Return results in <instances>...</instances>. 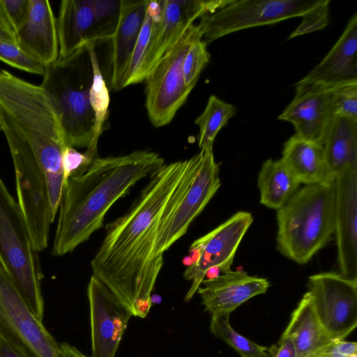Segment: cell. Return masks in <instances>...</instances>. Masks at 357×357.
<instances>
[{"mask_svg":"<svg viewBox=\"0 0 357 357\" xmlns=\"http://www.w3.org/2000/svg\"><path fill=\"white\" fill-rule=\"evenodd\" d=\"M202 151L189 159L164 164L131 207L107 225L105 238L91 261L93 275L102 282L134 317L144 318L162 268L154 250L165 222L195 176Z\"/></svg>","mask_w":357,"mask_h":357,"instance_id":"1","label":"cell"},{"mask_svg":"<svg viewBox=\"0 0 357 357\" xmlns=\"http://www.w3.org/2000/svg\"><path fill=\"white\" fill-rule=\"evenodd\" d=\"M165 164L157 153L146 150L98 157L83 172L63 184L52 255L72 252L102 227L105 217L119 199L140 180Z\"/></svg>","mask_w":357,"mask_h":357,"instance_id":"2","label":"cell"},{"mask_svg":"<svg viewBox=\"0 0 357 357\" xmlns=\"http://www.w3.org/2000/svg\"><path fill=\"white\" fill-rule=\"evenodd\" d=\"M0 116L8 145L28 150L43 170L53 222L63 188L62 154L67 146L56 105L41 85L0 70Z\"/></svg>","mask_w":357,"mask_h":357,"instance_id":"3","label":"cell"},{"mask_svg":"<svg viewBox=\"0 0 357 357\" xmlns=\"http://www.w3.org/2000/svg\"><path fill=\"white\" fill-rule=\"evenodd\" d=\"M335 181L305 185L277 210V249L299 264L307 263L335 231Z\"/></svg>","mask_w":357,"mask_h":357,"instance_id":"4","label":"cell"},{"mask_svg":"<svg viewBox=\"0 0 357 357\" xmlns=\"http://www.w3.org/2000/svg\"><path fill=\"white\" fill-rule=\"evenodd\" d=\"M41 86L58 110L66 142L74 148H88L94 136L95 117L89 91L93 70L85 47L70 56L45 67Z\"/></svg>","mask_w":357,"mask_h":357,"instance_id":"5","label":"cell"},{"mask_svg":"<svg viewBox=\"0 0 357 357\" xmlns=\"http://www.w3.org/2000/svg\"><path fill=\"white\" fill-rule=\"evenodd\" d=\"M329 0H232L213 13L200 17L197 24L208 45L242 29L302 17L299 29L312 32L328 18Z\"/></svg>","mask_w":357,"mask_h":357,"instance_id":"6","label":"cell"},{"mask_svg":"<svg viewBox=\"0 0 357 357\" xmlns=\"http://www.w3.org/2000/svg\"><path fill=\"white\" fill-rule=\"evenodd\" d=\"M17 200L0 177V266L13 278L33 314L43 321V273Z\"/></svg>","mask_w":357,"mask_h":357,"instance_id":"7","label":"cell"},{"mask_svg":"<svg viewBox=\"0 0 357 357\" xmlns=\"http://www.w3.org/2000/svg\"><path fill=\"white\" fill-rule=\"evenodd\" d=\"M202 37L197 24H191L146 76V107L155 127L169 123L192 91L185 85L183 63L190 45Z\"/></svg>","mask_w":357,"mask_h":357,"instance_id":"8","label":"cell"},{"mask_svg":"<svg viewBox=\"0 0 357 357\" xmlns=\"http://www.w3.org/2000/svg\"><path fill=\"white\" fill-rule=\"evenodd\" d=\"M121 0H63L56 19L59 59L89 43L111 40L119 23Z\"/></svg>","mask_w":357,"mask_h":357,"instance_id":"9","label":"cell"},{"mask_svg":"<svg viewBox=\"0 0 357 357\" xmlns=\"http://www.w3.org/2000/svg\"><path fill=\"white\" fill-rule=\"evenodd\" d=\"M0 332L24 357H62L60 345L0 266Z\"/></svg>","mask_w":357,"mask_h":357,"instance_id":"10","label":"cell"},{"mask_svg":"<svg viewBox=\"0 0 357 357\" xmlns=\"http://www.w3.org/2000/svg\"><path fill=\"white\" fill-rule=\"evenodd\" d=\"M252 222L250 213L238 211L193 242L190 249L192 259L183 273L184 278L192 281L186 302L192 298L211 269L222 273L231 270L236 250Z\"/></svg>","mask_w":357,"mask_h":357,"instance_id":"11","label":"cell"},{"mask_svg":"<svg viewBox=\"0 0 357 357\" xmlns=\"http://www.w3.org/2000/svg\"><path fill=\"white\" fill-rule=\"evenodd\" d=\"M8 147L15 171L17 202L33 247L40 252L48 246L52 223L45 176L28 150L14 144Z\"/></svg>","mask_w":357,"mask_h":357,"instance_id":"12","label":"cell"},{"mask_svg":"<svg viewBox=\"0 0 357 357\" xmlns=\"http://www.w3.org/2000/svg\"><path fill=\"white\" fill-rule=\"evenodd\" d=\"M307 289L326 332L332 339H345L357 326V281L323 272L309 277Z\"/></svg>","mask_w":357,"mask_h":357,"instance_id":"13","label":"cell"},{"mask_svg":"<svg viewBox=\"0 0 357 357\" xmlns=\"http://www.w3.org/2000/svg\"><path fill=\"white\" fill-rule=\"evenodd\" d=\"M201 151L202 158L198 171L157 239L154 259L161 267L164 252L187 232L220 187V164L215 160L213 148Z\"/></svg>","mask_w":357,"mask_h":357,"instance_id":"14","label":"cell"},{"mask_svg":"<svg viewBox=\"0 0 357 357\" xmlns=\"http://www.w3.org/2000/svg\"><path fill=\"white\" fill-rule=\"evenodd\" d=\"M232 0H160L156 17L135 84L145 80L160 59L185 32L194 21L213 13Z\"/></svg>","mask_w":357,"mask_h":357,"instance_id":"15","label":"cell"},{"mask_svg":"<svg viewBox=\"0 0 357 357\" xmlns=\"http://www.w3.org/2000/svg\"><path fill=\"white\" fill-rule=\"evenodd\" d=\"M91 357H114L132 316L109 289L92 275L87 287Z\"/></svg>","mask_w":357,"mask_h":357,"instance_id":"16","label":"cell"},{"mask_svg":"<svg viewBox=\"0 0 357 357\" xmlns=\"http://www.w3.org/2000/svg\"><path fill=\"white\" fill-rule=\"evenodd\" d=\"M335 115L333 90L298 82L294 98L278 119L291 123L296 135L323 145Z\"/></svg>","mask_w":357,"mask_h":357,"instance_id":"17","label":"cell"},{"mask_svg":"<svg viewBox=\"0 0 357 357\" xmlns=\"http://www.w3.org/2000/svg\"><path fill=\"white\" fill-rule=\"evenodd\" d=\"M335 231L340 274L357 281V169L347 170L335 179Z\"/></svg>","mask_w":357,"mask_h":357,"instance_id":"18","label":"cell"},{"mask_svg":"<svg viewBox=\"0 0 357 357\" xmlns=\"http://www.w3.org/2000/svg\"><path fill=\"white\" fill-rule=\"evenodd\" d=\"M269 287L270 282L266 278L230 270L204 279L197 292L205 310L211 316H215L230 314L249 299L265 294Z\"/></svg>","mask_w":357,"mask_h":357,"instance_id":"19","label":"cell"},{"mask_svg":"<svg viewBox=\"0 0 357 357\" xmlns=\"http://www.w3.org/2000/svg\"><path fill=\"white\" fill-rule=\"evenodd\" d=\"M298 82L330 90L357 84V13L325 57Z\"/></svg>","mask_w":357,"mask_h":357,"instance_id":"20","label":"cell"},{"mask_svg":"<svg viewBox=\"0 0 357 357\" xmlns=\"http://www.w3.org/2000/svg\"><path fill=\"white\" fill-rule=\"evenodd\" d=\"M17 45L45 67L59 56L56 20L47 0H29L26 21L16 32Z\"/></svg>","mask_w":357,"mask_h":357,"instance_id":"21","label":"cell"},{"mask_svg":"<svg viewBox=\"0 0 357 357\" xmlns=\"http://www.w3.org/2000/svg\"><path fill=\"white\" fill-rule=\"evenodd\" d=\"M147 5V0H121L119 23L111 39L110 86L114 91L123 89L124 78L145 19Z\"/></svg>","mask_w":357,"mask_h":357,"instance_id":"22","label":"cell"},{"mask_svg":"<svg viewBox=\"0 0 357 357\" xmlns=\"http://www.w3.org/2000/svg\"><path fill=\"white\" fill-rule=\"evenodd\" d=\"M280 160L301 184L324 185L335 179L327 164L323 145L296 134L284 144Z\"/></svg>","mask_w":357,"mask_h":357,"instance_id":"23","label":"cell"},{"mask_svg":"<svg viewBox=\"0 0 357 357\" xmlns=\"http://www.w3.org/2000/svg\"><path fill=\"white\" fill-rule=\"evenodd\" d=\"M332 174L357 169V119L335 115L323 144Z\"/></svg>","mask_w":357,"mask_h":357,"instance_id":"24","label":"cell"},{"mask_svg":"<svg viewBox=\"0 0 357 357\" xmlns=\"http://www.w3.org/2000/svg\"><path fill=\"white\" fill-rule=\"evenodd\" d=\"M283 333L292 338L297 357H308L334 340L321 325L307 291L293 311Z\"/></svg>","mask_w":357,"mask_h":357,"instance_id":"25","label":"cell"},{"mask_svg":"<svg viewBox=\"0 0 357 357\" xmlns=\"http://www.w3.org/2000/svg\"><path fill=\"white\" fill-rule=\"evenodd\" d=\"M257 184L261 204L275 210L284 205L301 185L280 159H268L262 164Z\"/></svg>","mask_w":357,"mask_h":357,"instance_id":"26","label":"cell"},{"mask_svg":"<svg viewBox=\"0 0 357 357\" xmlns=\"http://www.w3.org/2000/svg\"><path fill=\"white\" fill-rule=\"evenodd\" d=\"M95 45L96 43L91 42L84 46L89 52L93 70L89 98L95 117L94 136L86 151L93 156H98V142L100 136L106 128L109 105V94L100 68Z\"/></svg>","mask_w":357,"mask_h":357,"instance_id":"27","label":"cell"},{"mask_svg":"<svg viewBox=\"0 0 357 357\" xmlns=\"http://www.w3.org/2000/svg\"><path fill=\"white\" fill-rule=\"evenodd\" d=\"M236 112L234 105L215 95L209 97L204 112L195 121L199 128L198 145L201 150L213 148L217 134Z\"/></svg>","mask_w":357,"mask_h":357,"instance_id":"28","label":"cell"},{"mask_svg":"<svg viewBox=\"0 0 357 357\" xmlns=\"http://www.w3.org/2000/svg\"><path fill=\"white\" fill-rule=\"evenodd\" d=\"M229 314L211 316V332L233 348L241 357H272L273 345H259L236 332L229 323Z\"/></svg>","mask_w":357,"mask_h":357,"instance_id":"29","label":"cell"},{"mask_svg":"<svg viewBox=\"0 0 357 357\" xmlns=\"http://www.w3.org/2000/svg\"><path fill=\"white\" fill-rule=\"evenodd\" d=\"M160 1H148L145 19L126 73L123 88L135 84L136 77L149 42L153 23L160 14Z\"/></svg>","mask_w":357,"mask_h":357,"instance_id":"30","label":"cell"},{"mask_svg":"<svg viewBox=\"0 0 357 357\" xmlns=\"http://www.w3.org/2000/svg\"><path fill=\"white\" fill-rule=\"evenodd\" d=\"M210 60L207 45L202 38L195 40L189 47L183 60V72L185 85L192 90L199 75Z\"/></svg>","mask_w":357,"mask_h":357,"instance_id":"31","label":"cell"},{"mask_svg":"<svg viewBox=\"0 0 357 357\" xmlns=\"http://www.w3.org/2000/svg\"><path fill=\"white\" fill-rule=\"evenodd\" d=\"M0 61L25 72L43 75L45 67L14 43L0 39Z\"/></svg>","mask_w":357,"mask_h":357,"instance_id":"32","label":"cell"},{"mask_svg":"<svg viewBox=\"0 0 357 357\" xmlns=\"http://www.w3.org/2000/svg\"><path fill=\"white\" fill-rule=\"evenodd\" d=\"M335 115L357 119V84L333 90Z\"/></svg>","mask_w":357,"mask_h":357,"instance_id":"33","label":"cell"},{"mask_svg":"<svg viewBox=\"0 0 357 357\" xmlns=\"http://www.w3.org/2000/svg\"><path fill=\"white\" fill-rule=\"evenodd\" d=\"M98 157H93L86 151L81 153L70 146H66L62 154V169L63 184L71 176L77 174L86 169Z\"/></svg>","mask_w":357,"mask_h":357,"instance_id":"34","label":"cell"},{"mask_svg":"<svg viewBox=\"0 0 357 357\" xmlns=\"http://www.w3.org/2000/svg\"><path fill=\"white\" fill-rule=\"evenodd\" d=\"M0 7L16 33L27 20L29 0H0Z\"/></svg>","mask_w":357,"mask_h":357,"instance_id":"35","label":"cell"},{"mask_svg":"<svg viewBox=\"0 0 357 357\" xmlns=\"http://www.w3.org/2000/svg\"><path fill=\"white\" fill-rule=\"evenodd\" d=\"M357 354L356 342L334 339L308 357H347Z\"/></svg>","mask_w":357,"mask_h":357,"instance_id":"36","label":"cell"},{"mask_svg":"<svg viewBox=\"0 0 357 357\" xmlns=\"http://www.w3.org/2000/svg\"><path fill=\"white\" fill-rule=\"evenodd\" d=\"M272 357H297L292 338L282 333L278 345H273Z\"/></svg>","mask_w":357,"mask_h":357,"instance_id":"37","label":"cell"},{"mask_svg":"<svg viewBox=\"0 0 357 357\" xmlns=\"http://www.w3.org/2000/svg\"><path fill=\"white\" fill-rule=\"evenodd\" d=\"M0 39L17 44L16 33L0 7Z\"/></svg>","mask_w":357,"mask_h":357,"instance_id":"38","label":"cell"},{"mask_svg":"<svg viewBox=\"0 0 357 357\" xmlns=\"http://www.w3.org/2000/svg\"><path fill=\"white\" fill-rule=\"evenodd\" d=\"M0 357H24L1 332Z\"/></svg>","mask_w":357,"mask_h":357,"instance_id":"39","label":"cell"},{"mask_svg":"<svg viewBox=\"0 0 357 357\" xmlns=\"http://www.w3.org/2000/svg\"><path fill=\"white\" fill-rule=\"evenodd\" d=\"M59 345L62 357H88L68 343L64 342Z\"/></svg>","mask_w":357,"mask_h":357,"instance_id":"40","label":"cell"},{"mask_svg":"<svg viewBox=\"0 0 357 357\" xmlns=\"http://www.w3.org/2000/svg\"><path fill=\"white\" fill-rule=\"evenodd\" d=\"M0 132H2V126H1V116H0Z\"/></svg>","mask_w":357,"mask_h":357,"instance_id":"41","label":"cell"},{"mask_svg":"<svg viewBox=\"0 0 357 357\" xmlns=\"http://www.w3.org/2000/svg\"><path fill=\"white\" fill-rule=\"evenodd\" d=\"M347 357H357V354H353V355H351V356H349Z\"/></svg>","mask_w":357,"mask_h":357,"instance_id":"42","label":"cell"}]
</instances>
